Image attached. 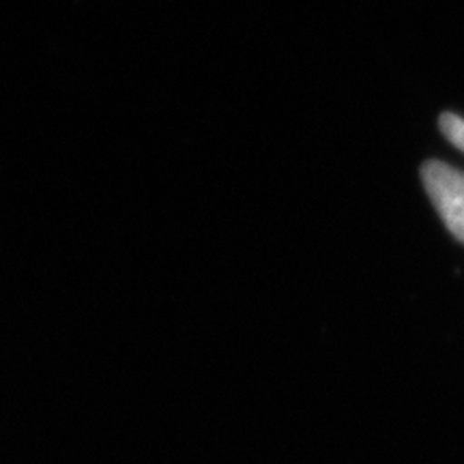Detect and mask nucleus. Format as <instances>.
Wrapping results in <instances>:
<instances>
[{
    "instance_id": "obj_1",
    "label": "nucleus",
    "mask_w": 464,
    "mask_h": 464,
    "mask_svg": "<svg viewBox=\"0 0 464 464\" xmlns=\"http://www.w3.org/2000/svg\"><path fill=\"white\" fill-rule=\"evenodd\" d=\"M421 179L445 226L464 243V174L443 161H428L421 168Z\"/></svg>"
},
{
    "instance_id": "obj_2",
    "label": "nucleus",
    "mask_w": 464,
    "mask_h": 464,
    "mask_svg": "<svg viewBox=\"0 0 464 464\" xmlns=\"http://www.w3.org/2000/svg\"><path fill=\"white\" fill-rule=\"evenodd\" d=\"M440 130H443L445 138L458 149L464 150V119L456 114H443L440 116Z\"/></svg>"
}]
</instances>
